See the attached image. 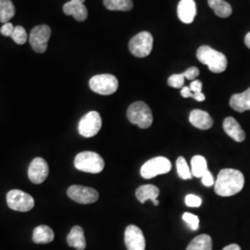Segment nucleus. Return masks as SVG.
I'll list each match as a JSON object with an SVG mask.
<instances>
[{"label":"nucleus","mask_w":250,"mask_h":250,"mask_svg":"<svg viewBox=\"0 0 250 250\" xmlns=\"http://www.w3.org/2000/svg\"><path fill=\"white\" fill-rule=\"evenodd\" d=\"M245 186V177L240 170L224 169L218 174L214 185L215 193L221 197L238 194Z\"/></svg>","instance_id":"obj_1"},{"label":"nucleus","mask_w":250,"mask_h":250,"mask_svg":"<svg viewBox=\"0 0 250 250\" xmlns=\"http://www.w3.org/2000/svg\"><path fill=\"white\" fill-rule=\"evenodd\" d=\"M197 60L208 66L210 72L214 73L224 72L227 68V59L221 53L208 45H201L197 51Z\"/></svg>","instance_id":"obj_2"},{"label":"nucleus","mask_w":250,"mask_h":250,"mask_svg":"<svg viewBox=\"0 0 250 250\" xmlns=\"http://www.w3.org/2000/svg\"><path fill=\"white\" fill-rule=\"evenodd\" d=\"M74 166L77 170L83 172L99 173L105 167V161L96 152L83 151L75 157Z\"/></svg>","instance_id":"obj_3"},{"label":"nucleus","mask_w":250,"mask_h":250,"mask_svg":"<svg viewBox=\"0 0 250 250\" xmlns=\"http://www.w3.org/2000/svg\"><path fill=\"white\" fill-rule=\"evenodd\" d=\"M127 118L133 125L141 129H147L153 124L151 109L143 101L134 102L127 109Z\"/></svg>","instance_id":"obj_4"},{"label":"nucleus","mask_w":250,"mask_h":250,"mask_svg":"<svg viewBox=\"0 0 250 250\" xmlns=\"http://www.w3.org/2000/svg\"><path fill=\"white\" fill-rule=\"evenodd\" d=\"M91 90L102 96L112 95L119 87L118 79L112 74H99L93 76L89 81Z\"/></svg>","instance_id":"obj_5"},{"label":"nucleus","mask_w":250,"mask_h":250,"mask_svg":"<svg viewBox=\"0 0 250 250\" xmlns=\"http://www.w3.org/2000/svg\"><path fill=\"white\" fill-rule=\"evenodd\" d=\"M171 170L170 161L164 157H156L145 162L140 174L145 179H152L161 174H166Z\"/></svg>","instance_id":"obj_6"},{"label":"nucleus","mask_w":250,"mask_h":250,"mask_svg":"<svg viewBox=\"0 0 250 250\" xmlns=\"http://www.w3.org/2000/svg\"><path fill=\"white\" fill-rule=\"evenodd\" d=\"M153 36L148 32H141L134 36L129 42V50L137 58H146L151 53Z\"/></svg>","instance_id":"obj_7"},{"label":"nucleus","mask_w":250,"mask_h":250,"mask_svg":"<svg viewBox=\"0 0 250 250\" xmlns=\"http://www.w3.org/2000/svg\"><path fill=\"white\" fill-rule=\"evenodd\" d=\"M7 203L13 210L26 212L34 208L35 199L25 192L14 189L7 194Z\"/></svg>","instance_id":"obj_8"},{"label":"nucleus","mask_w":250,"mask_h":250,"mask_svg":"<svg viewBox=\"0 0 250 250\" xmlns=\"http://www.w3.org/2000/svg\"><path fill=\"white\" fill-rule=\"evenodd\" d=\"M102 126V120L97 111H90L83 117L78 125V132L79 134L89 138L98 134Z\"/></svg>","instance_id":"obj_9"},{"label":"nucleus","mask_w":250,"mask_h":250,"mask_svg":"<svg viewBox=\"0 0 250 250\" xmlns=\"http://www.w3.org/2000/svg\"><path fill=\"white\" fill-rule=\"evenodd\" d=\"M51 36V29L47 25L36 26L30 34L29 41L32 48L36 53H45L47 48V43Z\"/></svg>","instance_id":"obj_10"},{"label":"nucleus","mask_w":250,"mask_h":250,"mask_svg":"<svg viewBox=\"0 0 250 250\" xmlns=\"http://www.w3.org/2000/svg\"><path fill=\"white\" fill-rule=\"evenodd\" d=\"M67 195L72 200L79 204L95 203L99 197V192L96 189L76 185L68 188Z\"/></svg>","instance_id":"obj_11"},{"label":"nucleus","mask_w":250,"mask_h":250,"mask_svg":"<svg viewBox=\"0 0 250 250\" xmlns=\"http://www.w3.org/2000/svg\"><path fill=\"white\" fill-rule=\"evenodd\" d=\"M125 242L128 250H146V239L141 229L135 225H129L125 232Z\"/></svg>","instance_id":"obj_12"},{"label":"nucleus","mask_w":250,"mask_h":250,"mask_svg":"<svg viewBox=\"0 0 250 250\" xmlns=\"http://www.w3.org/2000/svg\"><path fill=\"white\" fill-rule=\"evenodd\" d=\"M49 173L47 162L42 158H36L31 162L28 169V177L36 185L44 183Z\"/></svg>","instance_id":"obj_13"},{"label":"nucleus","mask_w":250,"mask_h":250,"mask_svg":"<svg viewBox=\"0 0 250 250\" xmlns=\"http://www.w3.org/2000/svg\"><path fill=\"white\" fill-rule=\"evenodd\" d=\"M177 14L184 23H192L197 15V5L195 0H181L177 7Z\"/></svg>","instance_id":"obj_14"},{"label":"nucleus","mask_w":250,"mask_h":250,"mask_svg":"<svg viewBox=\"0 0 250 250\" xmlns=\"http://www.w3.org/2000/svg\"><path fill=\"white\" fill-rule=\"evenodd\" d=\"M190 124L201 130L210 129L213 125V120L210 115L201 109H194L189 115Z\"/></svg>","instance_id":"obj_15"},{"label":"nucleus","mask_w":250,"mask_h":250,"mask_svg":"<svg viewBox=\"0 0 250 250\" xmlns=\"http://www.w3.org/2000/svg\"><path fill=\"white\" fill-rule=\"evenodd\" d=\"M160 195V189L153 186V185H145L141 186L136 189L135 196L136 198L141 202L145 203L146 200L150 199L153 204L155 206H159L160 202L157 199Z\"/></svg>","instance_id":"obj_16"},{"label":"nucleus","mask_w":250,"mask_h":250,"mask_svg":"<svg viewBox=\"0 0 250 250\" xmlns=\"http://www.w3.org/2000/svg\"><path fill=\"white\" fill-rule=\"evenodd\" d=\"M224 130L236 142H243L246 139V133L240 125L232 117H227L224 122Z\"/></svg>","instance_id":"obj_17"},{"label":"nucleus","mask_w":250,"mask_h":250,"mask_svg":"<svg viewBox=\"0 0 250 250\" xmlns=\"http://www.w3.org/2000/svg\"><path fill=\"white\" fill-rule=\"evenodd\" d=\"M63 12L68 15L72 16L78 21H83L87 19L88 11L83 4L76 3L73 1H69L63 6Z\"/></svg>","instance_id":"obj_18"},{"label":"nucleus","mask_w":250,"mask_h":250,"mask_svg":"<svg viewBox=\"0 0 250 250\" xmlns=\"http://www.w3.org/2000/svg\"><path fill=\"white\" fill-rule=\"evenodd\" d=\"M67 243L70 247L77 250H84L86 248V241L84 237V232L81 226L72 227L70 233L67 236Z\"/></svg>","instance_id":"obj_19"},{"label":"nucleus","mask_w":250,"mask_h":250,"mask_svg":"<svg viewBox=\"0 0 250 250\" xmlns=\"http://www.w3.org/2000/svg\"><path fill=\"white\" fill-rule=\"evenodd\" d=\"M230 106L238 112L250 110V87L240 94H234L230 99Z\"/></svg>","instance_id":"obj_20"},{"label":"nucleus","mask_w":250,"mask_h":250,"mask_svg":"<svg viewBox=\"0 0 250 250\" xmlns=\"http://www.w3.org/2000/svg\"><path fill=\"white\" fill-rule=\"evenodd\" d=\"M53 230L46 225L37 226L33 232V241L36 244H48L54 240Z\"/></svg>","instance_id":"obj_21"},{"label":"nucleus","mask_w":250,"mask_h":250,"mask_svg":"<svg viewBox=\"0 0 250 250\" xmlns=\"http://www.w3.org/2000/svg\"><path fill=\"white\" fill-rule=\"evenodd\" d=\"M208 4L220 18H228L232 14V6L224 0H208Z\"/></svg>","instance_id":"obj_22"},{"label":"nucleus","mask_w":250,"mask_h":250,"mask_svg":"<svg viewBox=\"0 0 250 250\" xmlns=\"http://www.w3.org/2000/svg\"><path fill=\"white\" fill-rule=\"evenodd\" d=\"M187 250H212V239L208 234L197 235L189 243Z\"/></svg>","instance_id":"obj_23"},{"label":"nucleus","mask_w":250,"mask_h":250,"mask_svg":"<svg viewBox=\"0 0 250 250\" xmlns=\"http://www.w3.org/2000/svg\"><path fill=\"white\" fill-rule=\"evenodd\" d=\"M191 167H192V174L197 178H201L203 174L208 170L207 161L203 156H200V155L193 157V159L191 160Z\"/></svg>","instance_id":"obj_24"},{"label":"nucleus","mask_w":250,"mask_h":250,"mask_svg":"<svg viewBox=\"0 0 250 250\" xmlns=\"http://www.w3.org/2000/svg\"><path fill=\"white\" fill-rule=\"evenodd\" d=\"M15 15V7L11 0H0V21L9 22Z\"/></svg>","instance_id":"obj_25"},{"label":"nucleus","mask_w":250,"mask_h":250,"mask_svg":"<svg viewBox=\"0 0 250 250\" xmlns=\"http://www.w3.org/2000/svg\"><path fill=\"white\" fill-rule=\"evenodd\" d=\"M103 3L108 10L129 11L134 8L132 0H103Z\"/></svg>","instance_id":"obj_26"},{"label":"nucleus","mask_w":250,"mask_h":250,"mask_svg":"<svg viewBox=\"0 0 250 250\" xmlns=\"http://www.w3.org/2000/svg\"><path fill=\"white\" fill-rule=\"evenodd\" d=\"M176 168L179 176L183 180H189L192 178V171L188 167V162L184 157H179L176 161Z\"/></svg>","instance_id":"obj_27"},{"label":"nucleus","mask_w":250,"mask_h":250,"mask_svg":"<svg viewBox=\"0 0 250 250\" xmlns=\"http://www.w3.org/2000/svg\"><path fill=\"white\" fill-rule=\"evenodd\" d=\"M190 90L192 92V98L197 101L202 102L206 99L205 95L202 93V83L201 81L194 80L190 83Z\"/></svg>","instance_id":"obj_28"},{"label":"nucleus","mask_w":250,"mask_h":250,"mask_svg":"<svg viewBox=\"0 0 250 250\" xmlns=\"http://www.w3.org/2000/svg\"><path fill=\"white\" fill-rule=\"evenodd\" d=\"M10 37L18 45H24L26 43L27 38H28L26 31L22 26L15 27Z\"/></svg>","instance_id":"obj_29"},{"label":"nucleus","mask_w":250,"mask_h":250,"mask_svg":"<svg viewBox=\"0 0 250 250\" xmlns=\"http://www.w3.org/2000/svg\"><path fill=\"white\" fill-rule=\"evenodd\" d=\"M183 220L187 223L188 227L191 230L196 231L199 228V219L197 215L192 214L190 212H186L183 214Z\"/></svg>","instance_id":"obj_30"},{"label":"nucleus","mask_w":250,"mask_h":250,"mask_svg":"<svg viewBox=\"0 0 250 250\" xmlns=\"http://www.w3.org/2000/svg\"><path fill=\"white\" fill-rule=\"evenodd\" d=\"M185 76L183 73L179 74H173L169 77L168 79V84L170 87L173 88H183L185 84Z\"/></svg>","instance_id":"obj_31"},{"label":"nucleus","mask_w":250,"mask_h":250,"mask_svg":"<svg viewBox=\"0 0 250 250\" xmlns=\"http://www.w3.org/2000/svg\"><path fill=\"white\" fill-rule=\"evenodd\" d=\"M186 204L190 208H198L202 204V199L196 195H188L186 197Z\"/></svg>","instance_id":"obj_32"},{"label":"nucleus","mask_w":250,"mask_h":250,"mask_svg":"<svg viewBox=\"0 0 250 250\" xmlns=\"http://www.w3.org/2000/svg\"><path fill=\"white\" fill-rule=\"evenodd\" d=\"M201 180H202V184L207 188H210V187L215 185L214 177L208 170H207L205 173L203 174V176L201 177Z\"/></svg>","instance_id":"obj_33"},{"label":"nucleus","mask_w":250,"mask_h":250,"mask_svg":"<svg viewBox=\"0 0 250 250\" xmlns=\"http://www.w3.org/2000/svg\"><path fill=\"white\" fill-rule=\"evenodd\" d=\"M185 78H187L188 80H195L197 76L199 75V70L197 67H191L188 69L185 72H183Z\"/></svg>","instance_id":"obj_34"},{"label":"nucleus","mask_w":250,"mask_h":250,"mask_svg":"<svg viewBox=\"0 0 250 250\" xmlns=\"http://www.w3.org/2000/svg\"><path fill=\"white\" fill-rule=\"evenodd\" d=\"M14 28H15V27L13 26L12 23L6 22V23H4V24L2 25V27H1L0 33L4 36H11L13 31H14Z\"/></svg>","instance_id":"obj_35"},{"label":"nucleus","mask_w":250,"mask_h":250,"mask_svg":"<svg viewBox=\"0 0 250 250\" xmlns=\"http://www.w3.org/2000/svg\"><path fill=\"white\" fill-rule=\"evenodd\" d=\"M223 250H241V248L236 244H231L226 246Z\"/></svg>","instance_id":"obj_36"},{"label":"nucleus","mask_w":250,"mask_h":250,"mask_svg":"<svg viewBox=\"0 0 250 250\" xmlns=\"http://www.w3.org/2000/svg\"><path fill=\"white\" fill-rule=\"evenodd\" d=\"M245 44L250 49V32L245 37Z\"/></svg>","instance_id":"obj_37"},{"label":"nucleus","mask_w":250,"mask_h":250,"mask_svg":"<svg viewBox=\"0 0 250 250\" xmlns=\"http://www.w3.org/2000/svg\"><path fill=\"white\" fill-rule=\"evenodd\" d=\"M71 1L76 2V3H81V4H83V2H84L85 0H71Z\"/></svg>","instance_id":"obj_38"}]
</instances>
